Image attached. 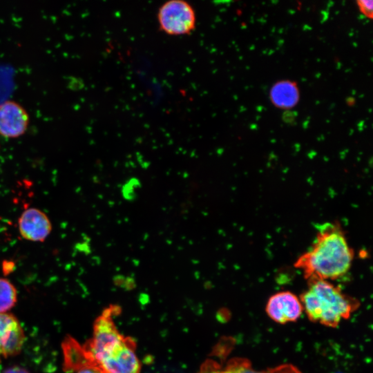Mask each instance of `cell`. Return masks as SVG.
<instances>
[{"label": "cell", "mask_w": 373, "mask_h": 373, "mask_svg": "<svg viewBox=\"0 0 373 373\" xmlns=\"http://www.w3.org/2000/svg\"><path fill=\"white\" fill-rule=\"evenodd\" d=\"M157 21L160 30L173 36L190 34L195 28L196 17L192 6L185 1L165 2L158 9Z\"/></svg>", "instance_id": "277c9868"}, {"label": "cell", "mask_w": 373, "mask_h": 373, "mask_svg": "<svg viewBox=\"0 0 373 373\" xmlns=\"http://www.w3.org/2000/svg\"><path fill=\"white\" fill-rule=\"evenodd\" d=\"M346 102L348 106H352L355 103V99L353 97H348L347 98Z\"/></svg>", "instance_id": "44dd1931"}, {"label": "cell", "mask_w": 373, "mask_h": 373, "mask_svg": "<svg viewBox=\"0 0 373 373\" xmlns=\"http://www.w3.org/2000/svg\"><path fill=\"white\" fill-rule=\"evenodd\" d=\"M308 287L300 296V300L308 319L329 327H336L348 319L360 306L356 298L342 291L339 287L327 280L307 281Z\"/></svg>", "instance_id": "7a4b0ae2"}, {"label": "cell", "mask_w": 373, "mask_h": 373, "mask_svg": "<svg viewBox=\"0 0 373 373\" xmlns=\"http://www.w3.org/2000/svg\"><path fill=\"white\" fill-rule=\"evenodd\" d=\"M270 373H302L296 367L291 364H283L269 368Z\"/></svg>", "instance_id": "e0dca14e"}, {"label": "cell", "mask_w": 373, "mask_h": 373, "mask_svg": "<svg viewBox=\"0 0 373 373\" xmlns=\"http://www.w3.org/2000/svg\"><path fill=\"white\" fill-rule=\"evenodd\" d=\"M222 367L213 359L204 361L197 373H222Z\"/></svg>", "instance_id": "5bb4252c"}, {"label": "cell", "mask_w": 373, "mask_h": 373, "mask_svg": "<svg viewBox=\"0 0 373 373\" xmlns=\"http://www.w3.org/2000/svg\"><path fill=\"white\" fill-rule=\"evenodd\" d=\"M360 12L367 18L373 16V1L372 0H360L356 1Z\"/></svg>", "instance_id": "9a60e30c"}, {"label": "cell", "mask_w": 373, "mask_h": 373, "mask_svg": "<svg viewBox=\"0 0 373 373\" xmlns=\"http://www.w3.org/2000/svg\"><path fill=\"white\" fill-rule=\"evenodd\" d=\"M2 373H29L25 369L18 367L12 366L6 369Z\"/></svg>", "instance_id": "ac0fdd59"}, {"label": "cell", "mask_w": 373, "mask_h": 373, "mask_svg": "<svg viewBox=\"0 0 373 373\" xmlns=\"http://www.w3.org/2000/svg\"><path fill=\"white\" fill-rule=\"evenodd\" d=\"M222 373H270L267 370H257L252 367L250 361L245 358L236 357L230 359L222 367Z\"/></svg>", "instance_id": "7c38bea8"}, {"label": "cell", "mask_w": 373, "mask_h": 373, "mask_svg": "<svg viewBox=\"0 0 373 373\" xmlns=\"http://www.w3.org/2000/svg\"><path fill=\"white\" fill-rule=\"evenodd\" d=\"M289 116L290 117H287L286 115H283V120L285 121L284 122L290 124L291 122L294 120L295 115H294V112L289 111Z\"/></svg>", "instance_id": "d6986e66"}, {"label": "cell", "mask_w": 373, "mask_h": 373, "mask_svg": "<svg viewBox=\"0 0 373 373\" xmlns=\"http://www.w3.org/2000/svg\"><path fill=\"white\" fill-rule=\"evenodd\" d=\"M316 229L312 247L297 258L294 267L307 281L340 278L351 268L354 251L338 223L325 222Z\"/></svg>", "instance_id": "6da1fadb"}, {"label": "cell", "mask_w": 373, "mask_h": 373, "mask_svg": "<svg viewBox=\"0 0 373 373\" xmlns=\"http://www.w3.org/2000/svg\"><path fill=\"white\" fill-rule=\"evenodd\" d=\"M28 122L27 112L18 103L8 100L0 104V135L18 137L26 132Z\"/></svg>", "instance_id": "9c48e42d"}, {"label": "cell", "mask_w": 373, "mask_h": 373, "mask_svg": "<svg viewBox=\"0 0 373 373\" xmlns=\"http://www.w3.org/2000/svg\"><path fill=\"white\" fill-rule=\"evenodd\" d=\"M75 373H105L94 361L88 363L78 368Z\"/></svg>", "instance_id": "2e32d148"}, {"label": "cell", "mask_w": 373, "mask_h": 373, "mask_svg": "<svg viewBox=\"0 0 373 373\" xmlns=\"http://www.w3.org/2000/svg\"><path fill=\"white\" fill-rule=\"evenodd\" d=\"M114 281L115 283L120 285L124 281V276L122 275L115 276L114 278Z\"/></svg>", "instance_id": "ffe728a7"}, {"label": "cell", "mask_w": 373, "mask_h": 373, "mask_svg": "<svg viewBox=\"0 0 373 373\" xmlns=\"http://www.w3.org/2000/svg\"><path fill=\"white\" fill-rule=\"evenodd\" d=\"M18 228L23 239L31 242H44L51 233L52 224L44 211L30 207L20 215Z\"/></svg>", "instance_id": "52a82bcc"}, {"label": "cell", "mask_w": 373, "mask_h": 373, "mask_svg": "<svg viewBox=\"0 0 373 373\" xmlns=\"http://www.w3.org/2000/svg\"><path fill=\"white\" fill-rule=\"evenodd\" d=\"M105 373H140L141 363L135 342L125 336L123 341L97 363Z\"/></svg>", "instance_id": "5b68a950"}, {"label": "cell", "mask_w": 373, "mask_h": 373, "mask_svg": "<svg viewBox=\"0 0 373 373\" xmlns=\"http://www.w3.org/2000/svg\"><path fill=\"white\" fill-rule=\"evenodd\" d=\"M269 99L280 109L289 111L300 100V90L297 83L290 79L276 82L269 90Z\"/></svg>", "instance_id": "30bf717a"}, {"label": "cell", "mask_w": 373, "mask_h": 373, "mask_svg": "<svg viewBox=\"0 0 373 373\" xmlns=\"http://www.w3.org/2000/svg\"><path fill=\"white\" fill-rule=\"evenodd\" d=\"M24 341L23 329L16 317L0 313V361L19 354Z\"/></svg>", "instance_id": "ba28073f"}, {"label": "cell", "mask_w": 373, "mask_h": 373, "mask_svg": "<svg viewBox=\"0 0 373 373\" xmlns=\"http://www.w3.org/2000/svg\"><path fill=\"white\" fill-rule=\"evenodd\" d=\"M265 311L274 321L286 324L297 321L303 312V307L299 298L294 294L283 291L269 297Z\"/></svg>", "instance_id": "8992f818"}, {"label": "cell", "mask_w": 373, "mask_h": 373, "mask_svg": "<svg viewBox=\"0 0 373 373\" xmlns=\"http://www.w3.org/2000/svg\"><path fill=\"white\" fill-rule=\"evenodd\" d=\"M17 299V291L8 279L0 278V313H6L14 307Z\"/></svg>", "instance_id": "8fae6325"}, {"label": "cell", "mask_w": 373, "mask_h": 373, "mask_svg": "<svg viewBox=\"0 0 373 373\" xmlns=\"http://www.w3.org/2000/svg\"><path fill=\"white\" fill-rule=\"evenodd\" d=\"M140 184L137 178H133L130 179L125 184H124L122 192L124 199L132 200L135 197V187H140Z\"/></svg>", "instance_id": "4fadbf2b"}, {"label": "cell", "mask_w": 373, "mask_h": 373, "mask_svg": "<svg viewBox=\"0 0 373 373\" xmlns=\"http://www.w3.org/2000/svg\"><path fill=\"white\" fill-rule=\"evenodd\" d=\"M113 308L105 309L95 321L91 339L83 345L89 356L96 363L112 352L124 339L113 318Z\"/></svg>", "instance_id": "3957f363"}]
</instances>
